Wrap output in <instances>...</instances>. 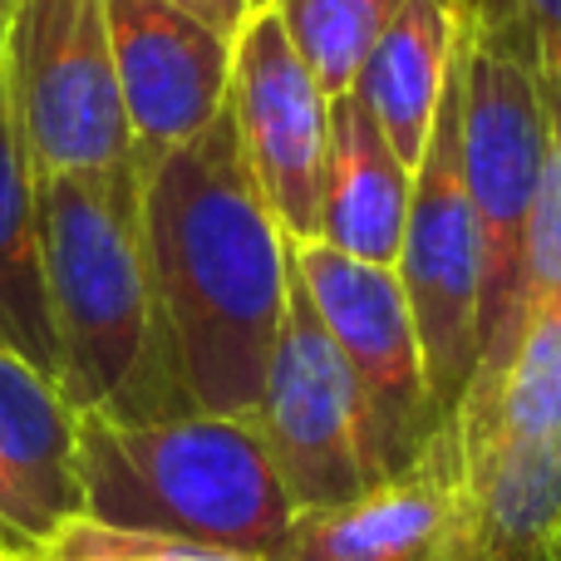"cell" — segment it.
Instances as JSON below:
<instances>
[{
	"mask_svg": "<svg viewBox=\"0 0 561 561\" xmlns=\"http://www.w3.org/2000/svg\"><path fill=\"white\" fill-rule=\"evenodd\" d=\"M227 114L286 242H316L330 163V99L300 65L272 5L252 10L232 39Z\"/></svg>",
	"mask_w": 561,
	"mask_h": 561,
	"instance_id": "9c48e42d",
	"label": "cell"
},
{
	"mask_svg": "<svg viewBox=\"0 0 561 561\" xmlns=\"http://www.w3.org/2000/svg\"><path fill=\"white\" fill-rule=\"evenodd\" d=\"M35 561H272V557L213 547V542H183V537L118 533V527H99L89 517H69L35 552Z\"/></svg>",
	"mask_w": 561,
	"mask_h": 561,
	"instance_id": "e0dca14e",
	"label": "cell"
},
{
	"mask_svg": "<svg viewBox=\"0 0 561 561\" xmlns=\"http://www.w3.org/2000/svg\"><path fill=\"white\" fill-rule=\"evenodd\" d=\"M266 5H276V0H252V10H266Z\"/></svg>",
	"mask_w": 561,
	"mask_h": 561,
	"instance_id": "d4e9b609",
	"label": "cell"
},
{
	"mask_svg": "<svg viewBox=\"0 0 561 561\" xmlns=\"http://www.w3.org/2000/svg\"><path fill=\"white\" fill-rule=\"evenodd\" d=\"M468 483L454 424L369 493L296 517L276 561H438L463 552Z\"/></svg>",
	"mask_w": 561,
	"mask_h": 561,
	"instance_id": "8fae6325",
	"label": "cell"
},
{
	"mask_svg": "<svg viewBox=\"0 0 561 561\" xmlns=\"http://www.w3.org/2000/svg\"><path fill=\"white\" fill-rule=\"evenodd\" d=\"M144 183L158 350L187 414L252 419L290 300V242L217 114Z\"/></svg>",
	"mask_w": 561,
	"mask_h": 561,
	"instance_id": "6da1fadb",
	"label": "cell"
},
{
	"mask_svg": "<svg viewBox=\"0 0 561 561\" xmlns=\"http://www.w3.org/2000/svg\"><path fill=\"white\" fill-rule=\"evenodd\" d=\"M404 0H276V20L325 99L355 89L359 65Z\"/></svg>",
	"mask_w": 561,
	"mask_h": 561,
	"instance_id": "2e32d148",
	"label": "cell"
},
{
	"mask_svg": "<svg viewBox=\"0 0 561 561\" xmlns=\"http://www.w3.org/2000/svg\"><path fill=\"white\" fill-rule=\"evenodd\" d=\"M463 20L454 0H404L389 30L375 39L369 59L350 94L369 108L379 134L399 153V163L414 173L438 124L448 84L463 65Z\"/></svg>",
	"mask_w": 561,
	"mask_h": 561,
	"instance_id": "7c38bea8",
	"label": "cell"
},
{
	"mask_svg": "<svg viewBox=\"0 0 561 561\" xmlns=\"http://www.w3.org/2000/svg\"><path fill=\"white\" fill-rule=\"evenodd\" d=\"M138 178L217 124L232 89V35L173 0H104Z\"/></svg>",
	"mask_w": 561,
	"mask_h": 561,
	"instance_id": "30bf717a",
	"label": "cell"
},
{
	"mask_svg": "<svg viewBox=\"0 0 561 561\" xmlns=\"http://www.w3.org/2000/svg\"><path fill=\"white\" fill-rule=\"evenodd\" d=\"M0 561H35V557H15V552H0Z\"/></svg>",
	"mask_w": 561,
	"mask_h": 561,
	"instance_id": "cb8c5ba5",
	"label": "cell"
},
{
	"mask_svg": "<svg viewBox=\"0 0 561 561\" xmlns=\"http://www.w3.org/2000/svg\"><path fill=\"white\" fill-rule=\"evenodd\" d=\"M0 552L35 557V537H30V527H25V507H20V493L5 468H0Z\"/></svg>",
	"mask_w": 561,
	"mask_h": 561,
	"instance_id": "ffe728a7",
	"label": "cell"
},
{
	"mask_svg": "<svg viewBox=\"0 0 561 561\" xmlns=\"http://www.w3.org/2000/svg\"><path fill=\"white\" fill-rule=\"evenodd\" d=\"M458 153L483 242V359L473 375V389H483L517 340L527 217L547 163L542 69L517 0H488L483 20L463 39Z\"/></svg>",
	"mask_w": 561,
	"mask_h": 561,
	"instance_id": "277c9868",
	"label": "cell"
},
{
	"mask_svg": "<svg viewBox=\"0 0 561 561\" xmlns=\"http://www.w3.org/2000/svg\"><path fill=\"white\" fill-rule=\"evenodd\" d=\"M35 222L65 404L128 424L187 414L158 350L138 173H35Z\"/></svg>",
	"mask_w": 561,
	"mask_h": 561,
	"instance_id": "7a4b0ae2",
	"label": "cell"
},
{
	"mask_svg": "<svg viewBox=\"0 0 561 561\" xmlns=\"http://www.w3.org/2000/svg\"><path fill=\"white\" fill-rule=\"evenodd\" d=\"M547 94V89H542ZM561 300V99L547 94V163L537 183V203L527 217V247H523V310Z\"/></svg>",
	"mask_w": 561,
	"mask_h": 561,
	"instance_id": "ac0fdd59",
	"label": "cell"
},
{
	"mask_svg": "<svg viewBox=\"0 0 561 561\" xmlns=\"http://www.w3.org/2000/svg\"><path fill=\"white\" fill-rule=\"evenodd\" d=\"M527 20V35L537 49V69L557 75L561 69V0H517Z\"/></svg>",
	"mask_w": 561,
	"mask_h": 561,
	"instance_id": "d6986e66",
	"label": "cell"
},
{
	"mask_svg": "<svg viewBox=\"0 0 561 561\" xmlns=\"http://www.w3.org/2000/svg\"><path fill=\"white\" fill-rule=\"evenodd\" d=\"M454 10H458V20H463V30H473L478 20H483L488 0H454Z\"/></svg>",
	"mask_w": 561,
	"mask_h": 561,
	"instance_id": "7402d4cb",
	"label": "cell"
},
{
	"mask_svg": "<svg viewBox=\"0 0 561 561\" xmlns=\"http://www.w3.org/2000/svg\"><path fill=\"white\" fill-rule=\"evenodd\" d=\"M5 15H10V0H0V55H5Z\"/></svg>",
	"mask_w": 561,
	"mask_h": 561,
	"instance_id": "603a6c76",
	"label": "cell"
},
{
	"mask_svg": "<svg viewBox=\"0 0 561 561\" xmlns=\"http://www.w3.org/2000/svg\"><path fill=\"white\" fill-rule=\"evenodd\" d=\"M0 79L35 173L134 168L104 0H10Z\"/></svg>",
	"mask_w": 561,
	"mask_h": 561,
	"instance_id": "5b68a950",
	"label": "cell"
},
{
	"mask_svg": "<svg viewBox=\"0 0 561 561\" xmlns=\"http://www.w3.org/2000/svg\"><path fill=\"white\" fill-rule=\"evenodd\" d=\"M252 419L296 517L330 513L394 478L379 448L365 385L316 320L296 276Z\"/></svg>",
	"mask_w": 561,
	"mask_h": 561,
	"instance_id": "8992f818",
	"label": "cell"
},
{
	"mask_svg": "<svg viewBox=\"0 0 561 561\" xmlns=\"http://www.w3.org/2000/svg\"><path fill=\"white\" fill-rule=\"evenodd\" d=\"M173 5L193 10L197 20H207L213 30H222V35L237 39V30L247 25V15H252V0H173Z\"/></svg>",
	"mask_w": 561,
	"mask_h": 561,
	"instance_id": "44dd1931",
	"label": "cell"
},
{
	"mask_svg": "<svg viewBox=\"0 0 561 561\" xmlns=\"http://www.w3.org/2000/svg\"><path fill=\"white\" fill-rule=\"evenodd\" d=\"M290 276L365 385L389 473H404L444 434L428 399L424 350L404 280L394 266L359 262L325 242H290Z\"/></svg>",
	"mask_w": 561,
	"mask_h": 561,
	"instance_id": "ba28073f",
	"label": "cell"
},
{
	"mask_svg": "<svg viewBox=\"0 0 561 561\" xmlns=\"http://www.w3.org/2000/svg\"><path fill=\"white\" fill-rule=\"evenodd\" d=\"M414 173L399 163L389 138L355 94L330 99V163L320 197V237L359 262L394 266L409 222Z\"/></svg>",
	"mask_w": 561,
	"mask_h": 561,
	"instance_id": "4fadbf2b",
	"label": "cell"
},
{
	"mask_svg": "<svg viewBox=\"0 0 561 561\" xmlns=\"http://www.w3.org/2000/svg\"><path fill=\"white\" fill-rule=\"evenodd\" d=\"M0 468L15 483L39 552L84 507L75 478V409L55 379L10 350H0Z\"/></svg>",
	"mask_w": 561,
	"mask_h": 561,
	"instance_id": "5bb4252c",
	"label": "cell"
},
{
	"mask_svg": "<svg viewBox=\"0 0 561 561\" xmlns=\"http://www.w3.org/2000/svg\"><path fill=\"white\" fill-rule=\"evenodd\" d=\"M79 517L118 533L183 537L272 557L296 513L280 488L256 419L75 414Z\"/></svg>",
	"mask_w": 561,
	"mask_h": 561,
	"instance_id": "3957f363",
	"label": "cell"
},
{
	"mask_svg": "<svg viewBox=\"0 0 561 561\" xmlns=\"http://www.w3.org/2000/svg\"><path fill=\"white\" fill-rule=\"evenodd\" d=\"M0 350L59 385V340L35 222V168L15 134L5 79H0Z\"/></svg>",
	"mask_w": 561,
	"mask_h": 561,
	"instance_id": "9a60e30c",
	"label": "cell"
},
{
	"mask_svg": "<svg viewBox=\"0 0 561 561\" xmlns=\"http://www.w3.org/2000/svg\"><path fill=\"white\" fill-rule=\"evenodd\" d=\"M394 272L414 310L428 399L438 424L448 428L483 359V242H478L473 203L463 187V153H458V79L448 84L438 124L414 168Z\"/></svg>",
	"mask_w": 561,
	"mask_h": 561,
	"instance_id": "52a82bcc",
	"label": "cell"
}]
</instances>
